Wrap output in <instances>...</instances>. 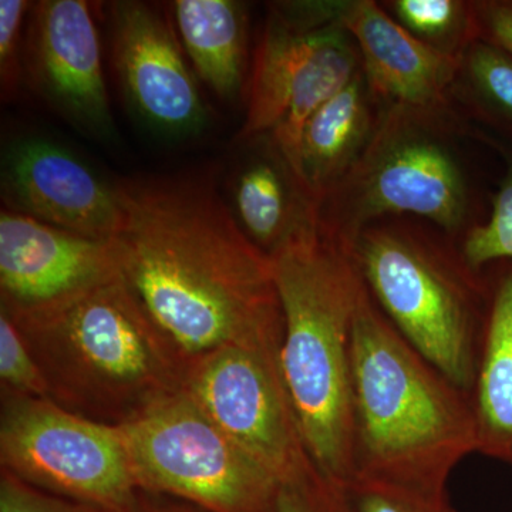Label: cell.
<instances>
[{
  "label": "cell",
  "instance_id": "cell-1",
  "mask_svg": "<svg viewBox=\"0 0 512 512\" xmlns=\"http://www.w3.org/2000/svg\"><path fill=\"white\" fill-rule=\"evenodd\" d=\"M116 187L121 275L187 362L231 346L281 355L271 261L211 178H127Z\"/></svg>",
  "mask_w": 512,
  "mask_h": 512
},
{
  "label": "cell",
  "instance_id": "cell-2",
  "mask_svg": "<svg viewBox=\"0 0 512 512\" xmlns=\"http://www.w3.org/2000/svg\"><path fill=\"white\" fill-rule=\"evenodd\" d=\"M350 379L353 481L448 498L451 474L464 458L477 454L471 393L397 332L367 288L353 325Z\"/></svg>",
  "mask_w": 512,
  "mask_h": 512
},
{
  "label": "cell",
  "instance_id": "cell-3",
  "mask_svg": "<svg viewBox=\"0 0 512 512\" xmlns=\"http://www.w3.org/2000/svg\"><path fill=\"white\" fill-rule=\"evenodd\" d=\"M284 315L281 370L315 466L355 478L353 325L366 285L352 249L315 227L269 256Z\"/></svg>",
  "mask_w": 512,
  "mask_h": 512
},
{
  "label": "cell",
  "instance_id": "cell-4",
  "mask_svg": "<svg viewBox=\"0 0 512 512\" xmlns=\"http://www.w3.org/2000/svg\"><path fill=\"white\" fill-rule=\"evenodd\" d=\"M10 319L45 375L50 400L86 419L120 426L184 389L187 359L123 275Z\"/></svg>",
  "mask_w": 512,
  "mask_h": 512
},
{
  "label": "cell",
  "instance_id": "cell-5",
  "mask_svg": "<svg viewBox=\"0 0 512 512\" xmlns=\"http://www.w3.org/2000/svg\"><path fill=\"white\" fill-rule=\"evenodd\" d=\"M474 133L456 110L383 106L365 154L320 204L319 228L350 248L373 222L414 218L460 242L491 204L458 144Z\"/></svg>",
  "mask_w": 512,
  "mask_h": 512
},
{
  "label": "cell",
  "instance_id": "cell-6",
  "mask_svg": "<svg viewBox=\"0 0 512 512\" xmlns=\"http://www.w3.org/2000/svg\"><path fill=\"white\" fill-rule=\"evenodd\" d=\"M353 258L380 311L421 356L471 393L487 316L485 272L426 221L387 218L359 232Z\"/></svg>",
  "mask_w": 512,
  "mask_h": 512
},
{
  "label": "cell",
  "instance_id": "cell-7",
  "mask_svg": "<svg viewBox=\"0 0 512 512\" xmlns=\"http://www.w3.org/2000/svg\"><path fill=\"white\" fill-rule=\"evenodd\" d=\"M360 70L336 0L271 3L252 53L239 143L268 136L292 165L306 123Z\"/></svg>",
  "mask_w": 512,
  "mask_h": 512
},
{
  "label": "cell",
  "instance_id": "cell-8",
  "mask_svg": "<svg viewBox=\"0 0 512 512\" xmlns=\"http://www.w3.org/2000/svg\"><path fill=\"white\" fill-rule=\"evenodd\" d=\"M119 427L141 493L204 512H271L278 478L229 439L184 389Z\"/></svg>",
  "mask_w": 512,
  "mask_h": 512
},
{
  "label": "cell",
  "instance_id": "cell-9",
  "mask_svg": "<svg viewBox=\"0 0 512 512\" xmlns=\"http://www.w3.org/2000/svg\"><path fill=\"white\" fill-rule=\"evenodd\" d=\"M0 463L23 483L101 510L136 512L140 503L120 427L49 399L2 393Z\"/></svg>",
  "mask_w": 512,
  "mask_h": 512
},
{
  "label": "cell",
  "instance_id": "cell-10",
  "mask_svg": "<svg viewBox=\"0 0 512 512\" xmlns=\"http://www.w3.org/2000/svg\"><path fill=\"white\" fill-rule=\"evenodd\" d=\"M184 390L279 483L315 466L286 390L281 355L222 348L190 360Z\"/></svg>",
  "mask_w": 512,
  "mask_h": 512
},
{
  "label": "cell",
  "instance_id": "cell-11",
  "mask_svg": "<svg viewBox=\"0 0 512 512\" xmlns=\"http://www.w3.org/2000/svg\"><path fill=\"white\" fill-rule=\"evenodd\" d=\"M120 276L113 241L0 212V311L10 318L55 308Z\"/></svg>",
  "mask_w": 512,
  "mask_h": 512
},
{
  "label": "cell",
  "instance_id": "cell-12",
  "mask_svg": "<svg viewBox=\"0 0 512 512\" xmlns=\"http://www.w3.org/2000/svg\"><path fill=\"white\" fill-rule=\"evenodd\" d=\"M23 46L25 80L33 92L74 126L110 138L113 116L89 3H36Z\"/></svg>",
  "mask_w": 512,
  "mask_h": 512
},
{
  "label": "cell",
  "instance_id": "cell-13",
  "mask_svg": "<svg viewBox=\"0 0 512 512\" xmlns=\"http://www.w3.org/2000/svg\"><path fill=\"white\" fill-rule=\"evenodd\" d=\"M114 66L134 113L168 137L197 134L207 109L167 18L143 2L110 6Z\"/></svg>",
  "mask_w": 512,
  "mask_h": 512
},
{
  "label": "cell",
  "instance_id": "cell-14",
  "mask_svg": "<svg viewBox=\"0 0 512 512\" xmlns=\"http://www.w3.org/2000/svg\"><path fill=\"white\" fill-rule=\"evenodd\" d=\"M2 198L8 210L101 241L120 227L116 184L69 148L42 137L13 141L2 156Z\"/></svg>",
  "mask_w": 512,
  "mask_h": 512
},
{
  "label": "cell",
  "instance_id": "cell-15",
  "mask_svg": "<svg viewBox=\"0 0 512 512\" xmlns=\"http://www.w3.org/2000/svg\"><path fill=\"white\" fill-rule=\"evenodd\" d=\"M336 10L359 50L367 83L383 106L454 110L450 93L460 57L443 55L414 39L376 0H336Z\"/></svg>",
  "mask_w": 512,
  "mask_h": 512
},
{
  "label": "cell",
  "instance_id": "cell-16",
  "mask_svg": "<svg viewBox=\"0 0 512 512\" xmlns=\"http://www.w3.org/2000/svg\"><path fill=\"white\" fill-rule=\"evenodd\" d=\"M227 181L228 207L266 256L318 227V210L291 164L268 136L245 141Z\"/></svg>",
  "mask_w": 512,
  "mask_h": 512
},
{
  "label": "cell",
  "instance_id": "cell-17",
  "mask_svg": "<svg viewBox=\"0 0 512 512\" xmlns=\"http://www.w3.org/2000/svg\"><path fill=\"white\" fill-rule=\"evenodd\" d=\"M382 111L383 104L360 70L306 123L292 168L316 210L359 163Z\"/></svg>",
  "mask_w": 512,
  "mask_h": 512
},
{
  "label": "cell",
  "instance_id": "cell-18",
  "mask_svg": "<svg viewBox=\"0 0 512 512\" xmlns=\"http://www.w3.org/2000/svg\"><path fill=\"white\" fill-rule=\"evenodd\" d=\"M487 316L471 389L477 454L512 467V259L485 266Z\"/></svg>",
  "mask_w": 512,
  "mask_h": 512
},
{
  "label": "cell",
  "instance_id": "cell-19",
  "mask_svg": "<svg viewBox=\"0 0 512 512\" xmlns=\"http://www.w3.org/2000/svg\"><path fill=\"white\" fill-rule=\"evenodd\" d=\"M171 5L175 33L197 76L221 100L245 99L252 62L248 6L235 0Z\"/></svg>",
  "mask_w": 512,
  "mask_h": 512
},
{
  "label": "cell",
  "instance_id": "cell-20",
  "mask_svg": "<svg viewBox=\"0 0 512 512\" xmlns=\"http://www.w3.org/2000/svg\"><path fill=\"white\" fill-rule=\"evenodd\" d=\"M454 110L477 130L512 147V57L487 43L468 46L450 93Z\"/></svg>",
  "mask_w": 512,
  "mask_h": 512
},
{
  "label": "cell",
  "instance_id": "cell-21",
  "mask_svg": "<svg viewBox=\"0 0 512 512\" xmlns=\"http://www.w3.org/2000/svg\"><path fill=\"white\" fill-rule=\"evenodd\" d=\"M380 5L414 39L443 55L461 57L476 42L473 0H384Z\"/></svg>",
  "mask_w": 512,
  "mask_h": 512
},
{
  "label": "cell",
  "instance_id": "cell-22",
  "mask_svg": "<svg viewBox=\"0 0 512 512\" xmlns=\"http://www.w3.org/2000/svg\"><path fill=\"white\" fill-rule=\"evenodd\" d=\"M477 140L493 148L504 164L487 218L460 241L461 251L470 265L483 271L494 262L512 259V147L480 130Z\"/></svg>",
  "mask_w": 512,
  "mask_h": 512
},
{
  "label": "cell",
  "instance_id": "cell-23",
  "mask_svg": "<svg viewBox=\"0 0 512 512\" xmlns=\"http://www.w3.org/2000/svg\"><path fill=\"white\" fill-rule=\"evenodd\" d=\"M0 383L2 393L49 399V386L35 356L13 320L0 311Z\"/></svg>",
  "mask_w": 512,
  "mask_h": 512
},
{
  "label": "cell",
  "instance_id": "cell-24",
  "mask_svg": "<svg viewBox=\"0 0 512 512\" xmlns=\"http://www.w3.org/2000/svg\"><path fill=\"white\" fill-rule=\"evenodd\" d=\"M271 512H359L345 485L313 466L279 485Z\"/></svg>",
  "mask_w": 512,
  "mask_h": 512
},
{
  "label": "cell",
  "instance_id": "cell-25",
  "mask_svg": "<svg viewBox=\"0 0 512 512\" xmlns=\"http://www.w3.org/2000/svg\"><path fill=\"white\" fill-rule=\"evenodd\" d=\"M32 8V3L26 0L0 2V89L3 100L13 99L25 80L22 30Z\"/></svg>",
  "mask_w": 512,
  "mask_h": 512
},
{
  "label": "cell",
  "instance_id": "cell-26",
  "mask_svg": "<svg viewBox=\"0 0 512 512\" xmlns=\"http://www.w3.org/2000/svg\"><path fill=\"white\" fill-rule=\"evenodd\" d=\"M346 488L359 512H456L450 497H426L377 481L355 480Z\"/></svg>",
  "mask_w": 512,
  "mask_h": 512
},
{
  "label": "cell",
  "instance_id": "cell-27",
  "mask_svg": "<svg viewBox=\"0 0 512 512\" xmlns=\"http://www.w3.org/2000/svg\"><path fill=\"white\" fill-rule=\"evenodd\" d=\"M0 512H109L45 493L12 474L0 476Z\"/></svg>",
  "mask_w": 512,
  "mask_h": 512
},
{
  "label": "cell",
  "instance_id": "cell-28",
  "mask_svg": "<svg viewBox=\"0 0 512 512\" xmlns=\"http://www.w3.org/2000/svg\"><path fill=\"white\" fill-rule=\"evenodd\" d=\"M473 18L476 40L512 57V0H473Z\"/></svg>",
  "mask_w": 512,
  "mask_h": 512
},
{
  "label": "cell",
  "instance_id": "cell-29",
  "mask_svg": "<svg viewBox=\"0 0 512 512\" xmlns=\"http://www.w3.org/2000/svg\"><path fill=\"white\" fill-rule=\"evenodd\" d=\"M136 512H204L185 504L183 501H173V498L160 497L141 493L140 503Z\"/></svg>",
  "mask_w": 512,
  "mask_h": 512
}]
</instances>
